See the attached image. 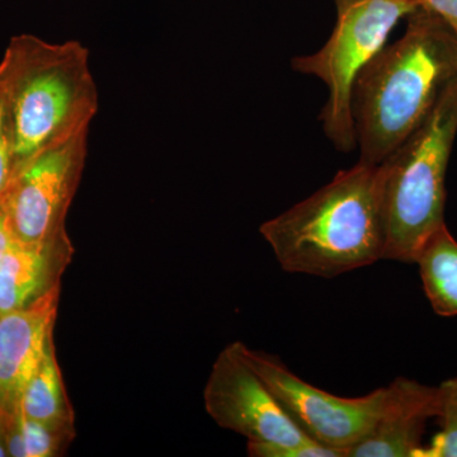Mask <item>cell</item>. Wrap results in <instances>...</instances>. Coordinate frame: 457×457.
<instances>
[{"label": "cell", "instance_id": "8fae6325", "mask_svg": "<svg viewBox=\"0 0 457 457\" xmlns=\"http://www.w3.org/2000/svg\"><path fill=\"white\" fill-rule=\"evenodd\" d=\"M73 254L68 231L46 242H14L0 262V315L29 308L60 287Z\"/></svg>", "mask_w": 457, "mask_h": 457}, {"label": "cell", "instance_id": "277c9868", "mask_svg": "<svg viewBox=\"0 0 457 457\" xmlns=\"http://www.w3.org/2000/svg\"><path fill=\"white\" fill-rule=\"evenodd\" d=\"M456 134L457 77L422 125L378 165L383 260L416 263L427 239L446 225V174Z\"/></svg>", "mask_w": 457, "mask_h": 457}, {"label": "cell", "instance_id": "ba28073f", "mask_svg": "<svg viewBox=\"0 0 457 457\" xmlns=\"http://www.w3.org/2000/svg\"><path fill=\"white\" fill-rule=\"evenodd\" d=\"M204 402L221 428L239 433L249 442L290 446L315 442L295 425L269 386L242 359L236 342L213 362Z\"/></svg>", "mask_w": 457, "mask_h": 457}, {"label": "cell", "instance_id": "4fadbf2b", "mask_svg": "<svg viewBox=\"0 0 457 457\" xmlns=\"http://www.w3.org/2000/svg\"><path fill=\"white\" fill-rule=\"evenodd\" d=\"M55 351L53 338L40 365L23 390L21 411L27 418L46 425L74 428V411L66 393Z\"/></svg>", "mask_w": 457, "mask_h": 457}, {"label": "cell", "instance_id": "52a82bcc", "mask_svg": "<svg viewBox=\"0 0 457 457\" xmlns=\"http://www.w3.org/2000/svg\"><path fill=\"white\" fill-rule=\"evenodd\" d=\"M89 130L29 159L3 195L18 243L46 242L66 233L65 220L79 187Z\"/></svg>", "mask_w": 457, "mask_h": 457}, {"label": "cell", "instance_id": "5bb4252c", "mask_svg": "<svg viewBox=\"0 0 457 457\" xmlns=\"http://www.w3.org/2000/svg\"><path fill=\"white\" fill-rule=\"evenodd\" d=\"M9 457L62 456L75 437V428H65L27 418L22 411L5 417Z\"/></svg>", "mask_w": 457, "mask_h": 457}, {"label": "cell", "instance_id": "2e32d148", "mask_svg": "<svg viewBox=\"0 0 457 457\" xmlns=\"http://www.w3.org/2000/svg\"><path fill=\"white\" fill-rule=\"evenodd\" d=\"M248 455L253 457H345L343 451L330 449L318 442L290 446V445L248 441Z\"/></svg>", "mask_w": 457, "mask_h": 457}, {"label": "cell", "instance_id": "6da1fadb", "mask_svg": "<svg viewBox=\"0 0 457 457\" xmlns=\"http://www.w3.org/2000/svg\"><path fill=\"white\" fill-rule=\"evenodd\" d=\"M457 77V36L440 17L417 8L398 41L384 46L352 88L360 162L383 163L422 125Z\"/></svg>", "mask_w": 457, "mask_h": 457}, {"label": "cell", "instance_id": "3957f363", "mask_svg": "<svg viewBox=\"0 0 457 457\" xmlns=\"http://www.w3.org/2000/svg\"><path fill=\"white\" fill-rule=\"evenodd\" d=\"M286 272L333 278L384 257L378 165L359 162L261 225Z\"/></svg>", "mask_w": 457, "mask_h": 457}, {"label": "cell", "instance_id": "ffe728a7", "mask_svg": "<svg viewBox=\"0 0 457 457\" xmlns=\"http://www.w3.org/2000/svg\"><path fill=\"white\" fill-rule=\"evenodd\" d=\"M7 446V420L0 414V457H8Z\"/></svg>", "mask_w": 457, "mask_h": 457}, {"label": "cell", "instance_id": "8992f818", "mask_svg": "<svg viewBox=\"0 0 457 457\" xmlns=\"http://www.w3.org/2000/svg\"><path fill=\"white\" fill-rule=\"evenodd\" d=\"M237 352L260 376L288 417L306 436L330 449L348 451L369 435L383 411L387 387L360 398H342L306 383L278 357L236 342Z\"/></svg>", "mask_w": 457, "mask_h": 457}, {"label": "cell", "instance_id": "7c38bea8", "mask_svg": "<svg viewBox=\"0 0 457 457\" xmlns=\"http://www.w3.org/2000/svg\"><path fill=\"white\" fill-rule=\"evenodd\" d=\"M416 264L433 312L441 317H456L457 240L446 225L427 239Z\"/></svg>", "mask_w": 457, "mask_h": 457}, {"label": "cell", "instance_id": "e0dca14e", "mask_svg": "<svg viewBox=\"0 0 457 457\" xmlns=\"http://www.w3.org/2000/svg\"><path fill=\"white\" fill-rule=\"evenodd\" d=\"M14 176L13 145L11 131L0 99V196L5 194Z\"/></svg>", "mask_w": 457, "mask_h": 457}, {"label": "cell", "instance_id": "7a4b0ae2", "mask_svg": "<svg viewBox=\"0 0 457 457\" xmlns=\"http://www.w3.org/2000/svg\"><path fill=\"white\" fill-rule=\"evenodd\" d=\"M0 99L16 174L38 153L89 130L99 95L88 49L79 41L14 36L0 60Z\"/></svg>", "mask_w": 457, "mask_h": 457}, {"label": "cell", "instance_id": "d6986e66", "mask_svg": "<svg viewBox=\"0 0 457 457\" xmlns=\"http://www.w3.org/2000/svg\"><path fill=\"white\" fill-rule=\"evenodd\" d=\"M14 242H16V239H14L11 224H9L4 200H3V196H0V262H2L5 254L8 253L9 249L12 248Z\"/></svg>", "mask_w": 457, "mask_h": 457}, {"label": "cell", "instance_id": "30bf717a", "mask_svg": "<svg viewBox=\"0 0 457 457\" xmlns=\"http://www.w3.org/2000/svg\"><path fill=\"white\" fill-rule=\"evenodd\" d=\"M387 387L383 411L366 437L347 457H417L428 420L440 409L438 386L396 378Z\"/></svg>", "mask_w": 457, "mask_h": 457}, {"label": "cell", "instance_id": "5b68a950", "mask_svg": "<svg viewBox=\"0 0 457 457\" xmlns=\"http://www.w3.org/2000/svg\"><path fill=\"white\" fill-rule=\"evenodd\" d=\"M337 23L327 44L291 65L314 75L329 90L320 119L328 139L341 152L357 145L352 117V88L357 75L385 46L390 32L417 7L408 0H335Z\"/></svg>", "mask_w": 457, "mask_h": 457}, {"label": "cell", "instance_id": "9a60e30c", "mask_svg": "<svg viewBox=\"0 0 457 457\" xmlns=\"http://www.w3.org/2000/svg\"><path fill=\"white\" fill-rule=\"evenodd\" d=\"M440 431L417 457H457V376L438 385Z\"/></svg>", "mask_w": 457, "mask_h": 457}, {"label": "cell", "instance_id": "ac0fdd59", "mask_svg": "<svg viewBox=\"0 0 457 457\" xmlns=\"http://www.w3.org/2000/svg\"><path fill=\"white\" fill-rule=\"evenodd\" d=\"M417 8L436 14L450 26L457 36V0H408Z\"/></svg>", "mask_w": 457, "mask_h": 457}, {"label": "cell", "instance_id": "9c48e42d", "mask_svg": "<svg viewBox=\"0 0 457 457\" xmlns=\"http://www.w3.org/2000/svg\"><path fill=\"white\" fill-rule=\"evenodd\" d=\"M62 286L22 311L0 315V414L21 408V398L54 338Z\"/></svg>", "mask_w": 457, "mask_h": 457}]
</instances>
